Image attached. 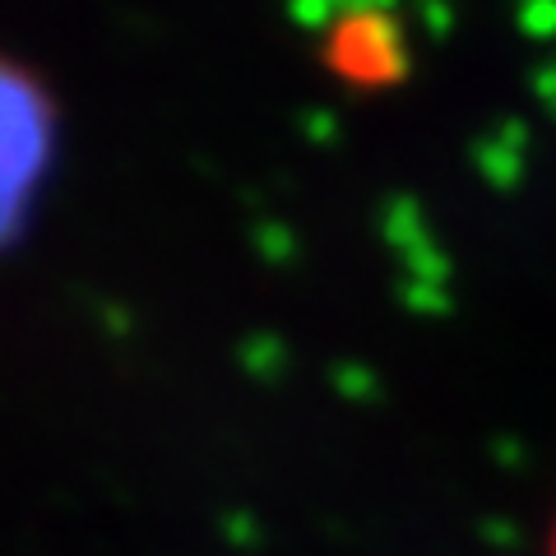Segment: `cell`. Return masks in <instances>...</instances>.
Returning <instances> with one entry per match:
<instances>
[{"instance_id":"cell-1","label":"cell","mask_w":556,"mask_h":556,"mask_svg":"<svg viewBox=\"0 0 556 556\" xmlns=\"http://www.w3.org/2000/svg\"><path fill=\"white\" fill-rule=\"evenodd\" d=\"M51 163V108L24 70L0 61V247L24 232Z\"/></svg>"},{"instance_id":"cell-2","label":"cell","mask_w":556,"mask_h":556,"mask_svg":"<svg viewBox=\"0 0 556 556\" xmlns=\"http://www.w3.org/2000/svg\"><path fill=\"white\" fill-rule=\"evenodd\" d=\"M547 556H556V525H552V552Z\"/></svg>"}]
</instances>
